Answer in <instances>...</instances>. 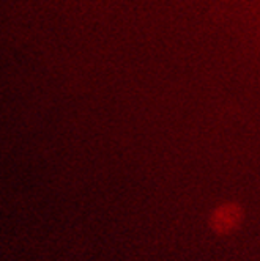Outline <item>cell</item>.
Returning <instances> with one entry per match:
<instances>
[{"instance_id":"cell-1","label":"cell","mask_w":260,"mask_h":261,"mask_svg":"<svg viewBox=\"0 0 260 261\" xmlns=\"http://www.w3.org/2000/svg\"><path fill=\"white\" fill-rule=\"evenodd\" d=\"M238 220V210L233 206H227V208H222L213 219L215 225L219 230H229L235 225V222Z\"/></svg>"}]
</instances>
